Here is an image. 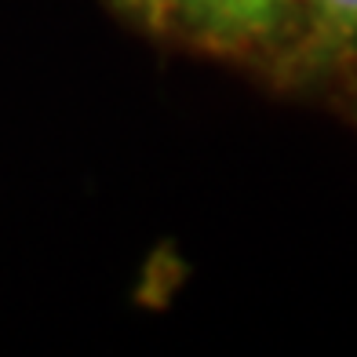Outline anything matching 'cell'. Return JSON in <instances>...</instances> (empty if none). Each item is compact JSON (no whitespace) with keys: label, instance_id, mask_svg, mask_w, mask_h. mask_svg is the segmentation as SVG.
I'll use <instances>...</instances> for the list:
<instances>
[{"label":"cell","instance_id":"6da1fadb","mask_svg":"<svg viewBox=\"0 0 357 357\" xmlns=\"http://www.w3.org/2000/svg\"><path fill=\"white\" fill-rule=\"evenodd\" d=\"M160 29L222 59L278 66L296 33V0H160Z\"/></svg>","mask_w":357,"mask_h":357},{"label":"cell","instance_id":"7a4b0ae2","mask_svg":"<svg viewBox=\"0 0 357 357\" xmlns=\"http://www.w3.org/2000/svg\"><path fill=\"white\" fill-rule=\"evenodd\" d=\"M357 55V0H296V33L278 70L310 80Z\"/></svg>","mask_w":357,"mask_h":357},{"label":"cell","instance_id":"3957f363","mask_svg":"<svg viewBox=\"0 0 357 357\" xmlns=\"http://www.w3.org/2000/svg\"><path fill=\"white\" fill-rule=\"evenodd\" d=\"M121 11H128L132 19L146 22L150 29H160V0H113Z\"/></svg>","mask_w":357,"mask_h":357}]
</instances>
